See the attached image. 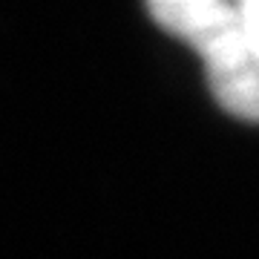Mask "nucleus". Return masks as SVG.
<instances>
[{
    "mask_svg": "<svg viewBox=\"0 0 259 259\" xmlns=\"http://www.w3.org/2000/svg\"><path fill=\"white\" fill-rule=\"evenodd\" d=\"M156 18L196 47L216 98L242 118H259V55L242 9L225 3H161Z\"/></svg>",
    "mask_w": 259,
    "mask_h": 259,
    "instance_id": "1",
    "label": "nucleus"
},
{
    "mask_svg": "<svg viewBox=\"0 0 259 259\" xmlns=\"http://www.w3.org/2000/svg\"><path fill=\"white\" fill-rule=\"evenodd\" d=\"M245 15V23H248V32H250V40H253V49H256L259 55V3H250L242 9Z\"/></svg>",
    "mask_w": 259,
    "mask_h": 259,
    "instance_id": "2",
    "label": "nucleus"
}]
</instances>
